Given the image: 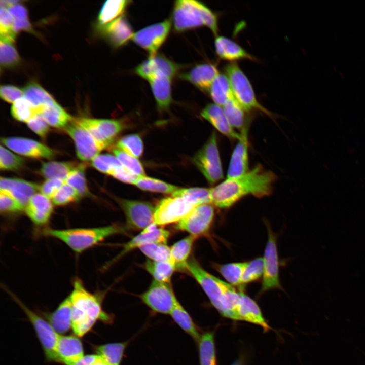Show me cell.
Masks as SVG:
<instances>
[{"instance_id":"cell-1","label":"cell","mask_w":365,"mask_h":365,"mask_svg":"<svg viewBox=\"0 0 365 365\" xmlns=\"http://www.w3.org/2000/svg\"><path fill=\"white\" fill-rule=\"evenodd\" d=\"M276 175L266 170L260 164L238 177L227 178L210 189L211 204L218 208H228L248 195L258 198L272 193Z\"/></svg>"},{"instance_id":"cell-58","label":"cell","mask_w":365,"mask_h":365,"mask_svg":"<svg viewBox=\"0 0 365 365\" xmlns=\"http://www.w3.org/2000/svg\"><path fill=\"white\" fill-rule=\"evenodd\" d=\"M65 183V181L59 178L47 179L41 186V193L51 199L60 188Z\"/></svg>"},{"instance_id":"cell-53","label":"cell","mask_w":365,"mask_h":365,"mask_svg":"<svg viewBox=\"0 0 365 365\" xmlns=\"http://www.w3.org/2000/svg\"><path fill=\"white\" fill-rule=\"evenodd\" d=\"M81 198L78 192L65 182L51 198L54 205L63 206L78 201Z\"/></svg>"},{"instance_id":"cell-55","label":"cell","mask_w":365,"mask_h":365,"mask_svg":"<svg viewBox=\"0 0 365 365\" xmlns=\"http://www.w3.org/2000/svg\"><path fill=\"white\" fill-rule=\"evenodd\" d=\"M26 123L28 127L32 131L42 138L46 137L49 131L48 124L38 113L34 115Z\"/></svg>"},{"instance_id":"cell-42","label":"cell","mask_w":365,"mask_h":365,"mask_svg":"<svg viewBox=\"0 0 365 365\" xmlns=\"http://www.w3.org/2000/svg\"><path fill=\"white\" fill-rule=\"evenodd\" d=\"M77 167L71 162H48L44 163L40 173L47 179L59 178L64 181L69 174Z\"/></svg>"},{"instance_id":"cell-27","label":"cell","mask_w":365,"mask_h":365,"mask_svg":"<svg viewBox=\"0 0 365 365\" xmlns=\"http://www.w3.org/2000/svg\"><path fill=\"white\" fill-rule=\"evenodd\" d=\"M214 47L218 57L230 63L236 62L242 59L256 60L254 56L248 53L238 44L225 36H215Z\"/></svg>"},{"instance_id":"cell-14","label":"cell","mask_w":365,"mask_h":365,"mask_svg":"<svg viewBox=\"0 0 365 365\" xmlns=\"http://www.w3.org/2000/svg\"><path fill=\"white\" fill-rule=\"evenodd\" d=\"M171 25L169 19L149 25L134 33L131 40L150 56L154 55L167 39Z\"/></svg>"},{"instance_id":"cell-59","label":"cell","mask_w":365,"mask_h":365,"mask_svg":"<svg viewBox=\"0 0 365 365\" xmlns=\"http://www.w3.org/2000/svg\"><path fill=\"white\" fill-rule=\"evenodd\" d=\"M114 178L125 183L134 184L139 176L135 175L124 166L118 168L110 175Z\"/></svg>"},{"instance_id":"cell-3","label":"cell","mask_w":365,"mask_h":365,"mask_svg":"<svg viewBox=\"0 0 365 365\" xmlns=\"http://www.w3.org/2000/svg\"><path fill=\"white\" fill-rule=\"evenodd\" d=\"M69 295L72 303L71 328L75 335L84 336L98 320L106 324L113 322V316L102 309L101 295L89 292L81 280L77 278L74 280Z\"/></svg>"},{"instance_id":"cell-41","label":"cell","mask_w":365,"mask_h":365,"mask_svg":"<svg viewBox=\"0 0 365 365\" xmlns=\"http://www.w3.org/2000/svg\"><path fill=\"white\" fill-rule=\"evenodd\" d=\"M247 262H234L225 264H213V268L230 285L241 286V278Z\"/></svg>"},{"instance_id":"cell-32","label":"cell","mask_w":365,"mask_h":365,"mask_svg":"<svg viewBox=\"0 0 365 365\" xmlns=\"http://www.w3.org/2000/svg\"><path fill=\"white\" fill-rule=\"evenodd\" d=\"M208 94L214 103L221 107L234 98L229 81L225 73L219 72L212 82Z\"/></svg>"},{"instance_id":"cell-52","label":"cell","mask_w":365,"mask_h":365,"mask_svg":"<svg viewBox=\"0 0 365 365\" xmlns=\"http://www.w3.org/2000/svg\"><path fill=\"white\" fill-rule=\"evenodd\" d=\"M91 164L97 170L110 175L115 169L123 166L115 156L108 154H99Z\"/></svg>"},{"instance_id":"cell-57","label":"cell","mask_w":365,"mask_h":365,"mask_svg":"<svg viewBox=\"0 0 365 365\" xmlns=\"http://www.w3.org/2000/svg\"><path fill=\"white\" fill-rule=\"evenodd\" d=\"M0 210L3 213H16L24 208L11 196L0 193Z\"/></svg>"},{"instance_id":"cell-20","label":"cell","mask_w":365,"mask_h":365,"mask_svg":"<svg viewBox=\"0 0 365 365\" xmlns=\"http://www.w3.org/2000/svg\"><path fill=\"white\" fill-rule=\"evenodd\" d=\"M170 235L169 232L164 229L157 228L154 223L142 230V232L123 245L120 252L112 260V263L117 261L131 251L141 246L153 243H165Z\"/></svg>"},{"instance_id":"cell-54","label":"cell","mask_w":365,"mask_h":365,"mask_svg":"<svg viewBox=\"0 0 365 365\" xmlns=\"http://www.w3.org/2000/svg\"><path fill=\"white\" fill-rule=\"evenodd\" d=\"M24 160L18 155L1 146L0 168L4 170H16L22 167Z\"/></svg>"},{"instance_id":"cell-29","label":"cell","mask_w":365,"mask_h":365,"mask_svg":"<svg viewBox=\"0 0 365 365\" xmlns=\"http://www.w3.org/2000/svg\"><path fill=\"white\" fill-rule=\"evenodd\" d=\"M71 316L72 303L69 295L46 317L54 330L59 335H62L71 328Z\"/></svg>"},{"instance_id":"cell-22","label":"cell","mask_w":365,"mask_h":365,"mask_svg":"<svg viewBox=\"0 0 365 365\" xmlns=\"http://www.w3.org/2000/svg\"><path fill=\"white\" fill-rule=\"evenodd\" d=\"M98 28L101 35L115 48L126 45L132 40L134 33L124 16L104 25H98Z\"/></svg>"},{"instance_id":"cell-18","label":"cell","mask_w":365,"mask_h":365,"mask_svg":"<svg viewBox=\"0 0 365 365\" xmlns=\"http://www.w3.org/2000/svg\"><path fill=\"white\" fill-rule=\"evenodd\" d=\"M2 142L13 152L33 158L51 159L54 157V150L33 139L22 137H6Z\"/></svg>"},{"instance_id":"cell-39","label":"cell","mask_w":365,"mask_h":365,"mask_svg":"<svg viewBox=\"0 0 365 365\" xmlns=\"http://www.w3.org/2000/svg\"><path fill=\"white\" fill-rule=\"evenodd\" d=\"M198 342L200 365H217L214 333L203 334Z\"/></svg>"},{"instance_id":"cell-30","label":"cell","mask_w":365,"mask_h":365,"mask_svg":"<svg viewBox=\"0 0 365 365\" xmlns=\"http://www.w3.org/2000/svg\"><path fill=\"white\" fill-rule=\"evenodd\" d=\"M171 81L170 78L162 75L154 76L148 81L160 111L167 110L172 103Z\"/></svg>"},{"instance_id":"cell-40","label":"cell","mask_w":365,"mask_h":365,"mask_svg":"<svg viewBox=\"0 0 365 365\" xmlns=\"http://www.w3.org/2000/svg\"><path fill=\"white\" fill-rule=\"evenodd\" d=\"M144 267L154 280L166 283H170L171 276L176 269L171 261L156 262L148 260L144 263Z\"/></svg>"},{"instance_id":"cell-46","label":"cell","mask_w":365,"mask_h":365,"mask_svg":"<svg viewBox=\"0 0 365 365\" xmlns=\"http://www.w3.org/2000/svg\"><path fill=\"white\" fill-rule=\"evenodd\" d=\"M13 42L0 39V62L1 66L4 67H13L20 63V56Z\"/></svg>"},{"instance_id":"cell-62","label":"cell","mask_w":365,"mask_h":365,"mask_svg":"<svg viewBox=\"0 0 365 365\" xmlns=\"http://www.w3.org/2000/svg\"><path fill=\"white\" fill-rule=\"evenodd\" d=\"M101 359V358L96 354L87 355L74 365H92Z\"/></svg>"},{"instance_id":"cell-23","label":"cell","mask_w":365,"mask_h":365,"mask_svg":"<svg viewBox=\"0 0 365 365\" xmlns=\"http://www.w3.org/2000/svg\"><path fill=\"white\" fill-rule=\"evenodd\" d=\"M56 351L58 362L64 365H74L84 356L82 343L76 335H59Z\"/></svg>"},{"instance_id":"cell-43","label":"cell","mask_w":365,"mask_h":365,"mask_svg":"<svg viewBox=\"0 0 365 365\" xmlns=\"http://www.w3.org/2000/svg\"><path fill=\"white\" fill-rule=\"evenodd\" d=\"M172 196L181 197L195 206L204 204H211L210 189L205 188L179 189L173 193Z\"/></svg>"},{"instance_id":"cell-44","label":"cell","mask_w":365,"mask_h":365,"mask_svg":"<svg viewBox=\"0 0 365 365\" xmlns=\"http://www.w3.org/2000/svg\"><path fill=\"white\" fill-rule=\"evenodd\" d=\"M134 185L143 191L172 194L180 189L163 181L145 176H139Z\"/></svg>"},{"instance_id":"cell-60","label":"cell","mask_w":365,"mask_h":365,"mask_svg":"<svg viewBox=\"0 0 365 365\" xmlns=\"http://www.w3.org/2000/svg\"><path fill=\"white\" fill-rule=\"evenodd\" d=\"M19 2L8 7L7 10L14 19H28V12L26 8Z\"/></svg>"},{"instance_id":"cell-11","label":"cell","mask_w":365,"mask_h":365,"mask_svg":"<svg viewBox=\"0 0 365 365\" xmlns=\"http://www.w3.org/2000/svg\"><path fill=\"white\" fill-rule=\"evenodd\" d=\"M214 217V209L211 204L195 207L190 213L176 223L175 228L198 237L209 231Z\"/></svg>"},{"instance_id":"cell-28","label":"cell","mask_w":365,"mask_h":365,"mask_svg":"<svg viewBox=\"0 0 365 365\" xmlns=\"http://www.w3.org/2000/svg\"><path fill=\"white\" fill-rule=\"evenodd\" d=\"M237 313L239 320L246 321L259 325L265 332L271 329L264 318L257 303L242 290Z\"/></svg>"},{"instance_id":"cell-50","label":"cell","mask_w":365,"mask_h":365,"mask_svg":"<svg viewBox=\"0 0 365 365\" xmlns=\"http://www.w3.org/2000/svg\"><path fill=\"white\" fill-rule=\"evenodd\" d=\"M11 114L16 120L27 123L36 112L31 103L23 97L13 103Z\"/></svg>"},{"instance_id":"cell-64","label":"cell","mask_w":365,"mask_h":365,"mask_svg":"<svg viewBox=\"0 0 365 365\" xmlns=\"http://www.w3.org/2000/svg\"><path fill=\"white\" fill-rule=\"evenodd\" d=\"M232 365H243V361L241 359H238L235 361Z\"/></svg>"},{"instance_id":"cell-8","label":"cell","mask_w":365,"mask_h":365,"mask_svg":"<svg viewBox=\"0 0 365 365\" xmlns=\"http://www.w3.org/2000/svg\"><path fill=\"white\" fill-rule=\"evenodd\" d=\"M14 301L20 306L31 323L41 343L46 359L58 362L56 354V344L59 335L52 328L48 321L28 308L15 295L7 289Z\"/></svg>"},{"instance_id":"cell-33","label":"cell","mask_w":365,"mask_h":365,"mask_svg":"<svg viewBox=\"0 0 365 365\" xmlns=\"http://www.w3.org/2000/svg\"><path fill=\"white\" fill-rule=\"evenodd\" d=\"M197 237L190 235L170 247L171 260L176 269H186L193 244Z\"/></svg>"},{"instance_id":"cell-38","label":"cell","mask_w":365,"mask_h":365,"mask_svg":"<svg viewBox=\"0 0 365 365\" xmlns=\"http://www.w3.org/2000/svg\"><path fill=\"white\" fill-rule=\"evenodd\" d=\"M224 113L231 125L240 131L249 121L246 112L234 98L229 100L223 107Z\"/></svg>"},{"instance_id":"cell-34","label":"cell","mask_w":365,"mask_h":365,"mask_svg":"<svg viewBox=\"0 0 365 365\" xmlns=\"http://www.w3.org/2000/svg\"><path fill=\"white\" fill-rule=\"evenodd\" d=\"M127 345V342L110 343L93 346V348L108 365H120Z\"/></svg>"},{"instance_id":"cell-63","label":"cell","mask_w":365,"mask_h":365,"mask_svg":"<svg viewBox=\"0 0 365 365\" xmlns=\"http://www.w3.org/2000/svg\"><path fill=\"white\" fill-rule=\"evenodd\" d=\"M92 365H108L107 363L104 362L102 359L95 362V363L93 364Z\"/></svg>"},{"instance_id":"cell-15","label":"cell","mask_w":365,"mask_h":365,"mask_svg":"<svg viewBox=\"0 0 365 365\" xmlns=\"http://www.w3.org/2000/svg\"><path fill=\"white\" fill-rule=\"evenodd\" d=\"M64 129L74 141L78 157L83 161H92L104 149L88 130L74 119Z\"/></svg>"},{"instance_id":"cell-37","label":"cell","mask_w":365,"mask_h":365,"mask_svg":"<svg viewBox=\"0 0 365 365\" xmlns=\"http://www.w3.org/2000/svg\"><path fill=\"white\" fill-rule=\"evenodd\" d=\"M170 315L181 329L196 342H198L201 335L200 334L198 327L193 322L190 315L178 300Z\"/></svg>"},{"instance_id":"cell-51","label":"cell","mask_w":365,"mask_h":365,"mask_svg":"<svg viewBox=\"0 0 365 365\" xmlns=\"http://www.w3.org/2000/svg\"><path fill=\"white\" fill-rule=\"evenodd\" d=\"M112 152L125 168L138 176H145L143 167L136 158L117 148L113 149Z\"/></svg>"},{"instance_id":"cell-49","label":"cell","mask_w":365,"mask_h":365,"mask_svg":"<svg viewBox=\"0 0 365 365\" xmlns=\"http://www.w3.org/2000/svg\"><path fill=\"white\" fill-rule=\"evenodd\" d=\"M263 270V258H256L247 262L241 278V285L256 281L262 277Z\"/></svg>"},{"instance_id":"cell-35","label":"cell","mask_w":365,"mask_h":365,"mask_svg":"<svg viewBox=\"0 0 365 365\" xmlns=\"http://www.w3.org/2000/svg\"><path fill=\"white\" fill-rule=\"evenodd\" d=\"M130 3L126 0L106 1L98 15V25H104L123 16Z\"/></svg>"},{"instance_id":"cell-17","label":"cell","mask_w":365,"mask_h":365,"mask_svg":"<svg viewBox=\"0 0 365 365\" xmlns=\"http://www.w3.org/2000/svg\"><path fill=\"white\" fill-rule=\"evenodd\" d=\"M180 66L162 54L150 57L135 68V73L148 81L153 76L162 75L172 79L178 73Z\"/></svg>"},{"instance_id":"cell-45","label":"cell","mask_w":365,"mask_h":365,"mask_svg":"<svg viewBox=\"0 0 365 365\" xmlns=\"http://www.w3.org/2000/svg\"><path fill=\"white\" fill-rule=\"evenodd\" d=\"M117 149L137 158L143 153V145L139 135L132 134L121 138L116 144Z\"/></svg>"},{"instance_id":"cell-2","label":"cell","mask_w":365,"mask_h":365,"mask_svg":"<svg viewBox=\"0 0 365 365\" xmlns=\"http://www.w3.org/2000/svg\"><path fill=\"white\" fill-rule=\"evenodd\" d=\"M187 270L202 287L213 306L223 316L239 320L237 308L241 290L207 272L194 258L188 260Z\"/></svg>"},{"instance_id":"cell-4","label":"cell","mask_w":365,"mask_h":365,"mask_svg":"<svg viewBox=\"0 0 365 365\" xmlns=\"http://www.w3.org/2000/svg\"><path fill=\"white\" fill-rule=\"evenodd\" d=\"M171 21L174 30L177 32L205 26L211 31L215 36L218 35V15L199 1H175Z\"/></svg>"},{"instance_id":"cell-24","label":"cell","mask_w":365,"mask_h":365,"mask_svg":"<svg viewBox=\"0 0 365 365\" xmlns=\"http://www.w3.org/2000/svg\"><path fill=\"white\" fill-rule=\"evenodd\" d=\"M50 199L42 193H35L24 208L29 219L36 226H44L49 222L53 211Z\"/></svg>"},{"instance_id":"cell-25","label":"cell","mask_w":365,"mask_h":365,"mask_svg":"<svg viewBox=\"0 0 365 365\" xmlns=\"http://www.w3.org/2000/svg\"><path fill=\"white\" fill-rule=\"evenodd\" d=\"M218 74L215 64L205 63L195 65L189 71L180 74L179 77L202 92L208 93L212 82Z\"/></svg>"},{"instance_id":"cell-5","label":"cell","mask_w":365,"mask_h":365,"mask_svg":"<svg viewBox=\"0 0 365 365\" xmlns=\"http://www.w3.org/2000/svg\"><path fill=\"white\" fill-rule=\"evenodd\" d=\"M43 235L58 239L77 253H81L97 245L105 238L122 233V228L116 225L93 228L65 229L47 228Z\"/></svg>"},{"instance_id":"cell-19","label":"cell","mask_w":365,"mask_h":365,"mask_svg":"<svg viewBox=\"0 0 365 365\" xmlns=\"http://www.w3.org/2000/svg\"><path fill=\"white\" fill-rule=\"evenodd\" d=\"M249 123L240 131L230 158L227 178L240 176L249 171L248 130Z\"/></svg>"},{"instance_id":"cell-10","label":"cell","mask_w":365,"mask_h":365,"mask_svg":"<svg viewBox=\"0 0 365 365\" xmlns=\"http://www.w3.org/2000/svg\"><path fill=\"white\" fill-rule=\"evenodd\" d=\"M140 298L153 312L163 314H170L177 301L170 283L154 279Z\"/></svg>"},{"instance_id":"cell-47","label":"cell","mask_w":365,"mask_h":365,"mask_svg":"<svg viewBox=\"0 0 365 365\" xmlns=\"http://www.w3.org/2000/svg\"><path fill=\"white\" fill-rule=\"evenodd\" d=\"M85 165L81 164L69 174L65 182L74 188L80 197L89 195L85 177Z\"/></svg>"},{"instance_id":"cell-7","label":"cell","mask_w":365,"mask_h":365,"mask_svg":"<svg viewBox=\"0 0 365 365\" xmlns=\"http://www.w3.org/2000/svg\"><path fill=\"white\" fill-rule=\"evenodd\" d=\"M193 162L208 182L213 185L224 177L217 136L212 132L204 145L195 154Z\"/></svg>"},{"instance_id":"cell-36","label":"cell","mask_w":365,"mask_h":365,"mask_svg":"<svg viewBox=\"0 0 365 365\" xmlns=\"http://www.w3.org/2000/svg\"><path fill=\"white\" fill-rule=\"evenodd\" d=\"M23 90V97L35 108L56 102L53 97L36 82L28 83Z\"/></svg>"},{"instance_id":"cell-9","label":"cell","mask_w":365,"mask_h":365,"mask_svg":"<svg viewBox=\"0 0 365 365\" xmlns=\"http://www.w3.org/2000/svg\"><path fill=\"white\" fill-rule=\"evenodd\" d=\"M268 240L263 260V274L260 294L273 289H282L279 279V262L277 246V237L268 222L265 223Z\"/></svg>"},{"instance_id":"cell-56","label":"cell","mask_w":365,"mask_h":365,"mask_svg":"<svg viewBox=\"0 0 365 365\" xmlns=\"http://www.w3.org/2000/svg\"><path fill=\"white\" fill-rule=\"evenodd\" d=\"M0 96L2 99L14 103L17 100L23 97V90L13 85H2L0 88Z\"/></svg>"},{"instance_id":"cell-21","label":"cell","mask_w":365,"mask_h":365,"mask_svg":"<svg viewBox=\"0 0 365 365\" xmlns=\"http://www.w3.org/2000/svg\"><path fill=\"white\" fill-rule=\"evenodd\" d=\"M39 189V185L22 179L1 177L0 192L11 196L24 208Z\"/></svg>"},{"instance_id":"cell-26","label":"cell","mask_w":365,"mask_h":365,"mask_svg":"<svg viewBox=\"0 0 365 365\" xmlns=\"http://www.w3.org/2000/svg\"><path fill=\"white\" fill-rule=\"evenodd\" d=\"M201 116L221 134L231 140H238L240 136L230 124L223 107L215 104H207L201 111Z\"/></svg>"},{"instance_id":"cell-16","label":"cell","mask_w":365,"mask_h":365,"mask_svg":"<svg viewBox=\"0 0 365 365\" xmlns=\"http://www.w3.org/2000/svg\"><path fill=\"white\" fill-rule=\"evenodd\" d=\"M118 202L122 209L127 226L136 230H142L154 223L155 208L147 202L118 199Z\"/></svg>"},{"instance_id":"cell-13","label":"cell","mask_w":365,"mask_h":365,"mask_svg":"<svg viewBox=\"0 0 365 365\" xmlns=\"http://www.w3.org/2000/svg\"><path fill=\"white\" fill-rule=\"evenodd\" d=\"M75 120L88 130L104 149L112 143L124 126L118 120L81 117Z\"/></svg>"},{"instance_id":"cell-6","label":"cell","mask_w":365,"mask_h":365,"mask_svg":"<svg viewBox=\"0 0 365 365\" xmlns=\"http://www.w3.org/2000/svg\"><path fill=\"white\" fill-rule=\"evenodd\" d=\"M224 70L234 98L246 112L258 111L273 117V114L259 102L250 81L237 63H229Z\"/></svg>"},{"instance_id":"cell-12","label":"cell","mask_w":365,"mask_h":365,"mask_svg":"<svg viewBox=\"0 0 365 365\" xmlns=\"http://www.w3.org/2000/svg\"><path fill=\"white\" fill-rule=\"evenodd\" d=\"M195 207L181 197H166L162 199L155 208L154 223L157 226L177 223Z\"/></svg>"},{"instance_id":"cell-31","label":"cell","mask_w":365,"mask_h":365,"mask_svg":"<svg viewBox=\"0 0 365 365\" xmlns=\"http://www.w3.org/2000/svg\"><path fill=\"white\" fill-rule=\"evenodd\" d=\"M49 125L55 128H65L72 121V117L57 102L35 108Z\"/></svg>"},{"instance_id":"cell-61","label":"cell","mask_w":365,"mask_h":365,"mask_svg":"<svg viewBox=\"0 0 365 365\" xmlns=\"http://www.w3.org/2000/svg\"><path fill=\"white\" fill-rule=\"evenodd\" d=\"M13 29L17 33L20 31H31L32 27L28 19H14Z\"/></svg>"},{"instance_id":"cell-48","label":"cell","mask_w":365,"mask_h":365,"mask_svg":"<svg viewBox=\"0 0 365 365\" xmlns=\"http://www.w3.org/2000/svg\"><path fill=\"white\" fill-rule=\"evenodd\" d=\"M139 249L154 261L165 262L171 260L170 248L165 243H150L141 246Z\"/></svg>"}]
</instances>
